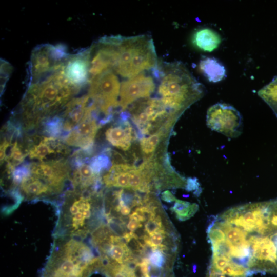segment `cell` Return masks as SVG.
I'll use <instances>...</instances> for the list:
<instances>
[{
	"label": "cell",
	"mask_w": 277,
	"mask_h": 277,
	"mask_svg": "<svg viewBox=\"0 0 277 277\" xmlns=\"http://www.w3.org/2000/svg\"><path fill=\"white\" fill-rule=\"evenodd\" d=\"M80 89L65 77L63 69L42 81L29 84L19 114L25 132L35 131L45 120L58 114Z\"/></svg>",
	"instance_id": "obj_1"
},
{
	"label": "cell",
	"mask_w": 277,
	"mask_h": 277,
	"mask_svg": "<svg viewBox=\"0 0 277 277\" xmlns=\"http://www.w3.org/2000/svg\"><path fill=\"white\" fill-rule=\"evenodd\" d=\"M160 99L168 109L180 115L204 94L203 86L180 62L168 64L160 70Z\"/></svg>",
	"instance_id": "obj_2"
},
{
	"label": "cell",
	"mask_w": 277,
	"mask_h": 277,
	"mask_svg": "<svg viewBox=\"0 0 277 277\" xmlns=\"http://www.w3.org/2000/svg\"><path fill=\"white\" fill-rule=\"evenodd\" d=\"M99 261L88 246L71 239L54 250L41 277H88Z\"/></svg>",
	"instance_id": "obj_3"
},
{
	"label": "cell",
	"mask_w": 277,
	"mask_h": 277,
	"mask_svg": "<svg viewBox=\"0 0 277 277\" xmlns=\"http://www.w3.org/2000/svg\"><path fill=\"white\" fill-rule=\"evenodd\" d=\"M117 48L118 57L114 69L123 77L131 78L156 66L154 46L147 36H118Z\"/></svg>",
	"instance_id": "obj_4"
},
{
	"label": "cell",
	"mask_w": 277,
	"mask_h": 277,
	"mask_svg": "<svg viewBox=\"0 0 277 277\" xmlns=\"http://www.w3.org/2000/svg\"><path fill=\"white\" fill-rule=\"evenodd\" d=\"M89 83L87 95L96 106L99 115L106 117L118 112L120 84L117 76L109 69L91 78Z\"/></svg>",
	"instance_id": "obj_5"
},
{
	"label": "cell",
	"mask_w": 277,
	"mask_h": 277,
	"mask_svg": "<svg viewBox=\"0 0 277 277\" xmlns=\"http://www.w3.org/2000/svg\"><path fill=\"white\" fill-rule=\"evenodd\" d=\"M70 55L63 45L44 44L31 53L29 63V84L39 82L62 69Z\"/></svg>",
	"instance_id": "obj_6"
},
{
	"label": "cell",
	"mask_w": 277,
	"mask_h": 277,
	"mask_svg": "<svg viewBox=\"0 0 277 277\" xmlns=\"http://www.w3.org/2000/svg\"><path fill=\"white\" fill-rule=\"evenodd\" d=\"M208 127L212 130L229 138L239 136L242 130V118L233 107L223 103H217L208 110L206 116Z\"/></svg>",
	"instance_id": "obj_7"
},
{
	"label": "cell",
	"mask_w": 277,
	"mask_h": 277,
	"mask_svg": "<svg viewBox=\"0 0 277 277\" xmlns=\"http://www.w3.org/2000/svg\"><path fill=\"white\" fill-rule=\"evenodd\" d=\"M24 145L29 157L40 162L65 159L71 152L62 139L37 133L26 135Z\"/></svg>",
	"instance_id": "obj_8"
},
{
	"label": "cell",
	"mask_w": 277,
	"mask_h": 277,
	"mask_svg": "<svg viewBox=\"0 0 277 277\" xmlns=\"http://www.w3.org/2000/svg\"><path fill=\"white\" fill-rule=\"evenodd\" d=\"M30 166L31 175L44 181L55 193L61 192L65 182L71 179L72 169L66 159L30 163Z\"/></svg>",
	"instance_id": "obj_9"
},
{
	"label": "cell",
	"mask_w": 277,
	"mask_h": 277,
	"mask_svg": "<svg viewBox=\"0 0 277 277\" xmlns=\"http://www.w3.org/2000/svg\"><path fill=\"white\" fill-rule=\"evenodd\" d=\"M93 107L88 106L84 120L63 140L67 145L78 147L90 155L93 151L94 139L100 128L97 120L92 114Z\"/></svg>",
	"instance_id": "obj_10"
},
{
	"label": "cell",
	"mask_w": 277,
	"mask_h": 277,
	"mask_svg": "<svg viewBox=\"0 0 277 277\" xmlns=\"http://www.w3.org/2000/svg\"><path fill=\"white\" fill-rule=\"evenodd\" d=\"M155 87L152 76L140 73L121 83L118 106L121 111L135 101L149 97Z\"/></svg>",
	"instance_id": "obj_11"
},
{
	"label": "cell",
	"mask_w": 277,
	"mask_h": 277,
	"mask_svg": "<svg viewBox=\"0 0 277 277\" xmlns=\"http://www.w3.org/2000/svg\"><path fill=\"white\" fill-rule=\"evenodd\" d=\"M118 37H104L97 43L95 53L90 60L89 80L114 68L118 57Z\"/></svg>",
	"instance_id": "obj_12"
},
{
	"label": "cell",
	"mask_w": 277,
	"mask_h": 277,
	"mask_svg": "<svg viewBox=\"0 0 277 277\" xmlns=\"http://www.w3.org/2000/svg\"><path fill=\"white\" fill-rule=\"evenodd\" d=\"M91 49L70 55L63 68L67 81L76 88L81 89L89 81Z\"/></svg>",
	"instance_id": "obj_13"
},
{
	"label": "cell",
	"mask_w": 277,
	"mask_h": 277,
	"mask_svg": "<svg viewBox=\"0 0 277 277\" xmlns=\"http://www.w3.org/2000/svg\"><path fill=\"white\" fill-rule=\"evenodd\" d=\"M90 101L88 95L73 98L58 113L63 121L64 138L84 120Z\"/></svg>",
	"instance_id": "obj_14"
},
{
	"label": "cell",
	"mask_w": 277,
	"mask_h": 277,
	"mask_svg": "<svg viewBox=\"0 0 277 277\" xmlns=\"http://www.w3.org/2000/svg\"><path fill=\"white\" fill-rule=\"evenodd\" d=\"M116 124L106 131V138L113 146L124 151L127 150L131 146L132 140L138 137L137 134L128 121L119 120Z\"/></svg>",
	"instance_id": "obj_15"
},
{
	"label": "cell",
	"mask_w": 277,
	"mask_h": 277,
	"mask_svg": "<svg viewBox=\"0 0 277 277\" xmlns=\"http://www.w3.org/2000/svg\"><path fill=\"white\" fill-rule=\"evenodd\" d=\"M133 166L127 164H113L103 176L102 182L108 187L129 189L130 170Z\"/></svg>",
	"instance_id": "obj_16"
},
{
	"label": "cell",
	"mask_w": 277,
	"mask_h": 277,
	"mask_svg": "<svg viewBox=\"0 0 277 277\" xmlns=\"http://www.w3.org/2000/svg\"><path fill=\"white\" fill-rule=\"evenodd\" d=\"M193 45L204 52H212L221 42L220 34L209 28H203L195 31L192 37Z\"/></svg>",
	"instance_id": "obj_17"
},
{
	"label": "cell",
	"mask_w": 277,
	"mask_h": 277,
	"mask_svg": "<svg viewBox=\"0 0 277 277\" xmlns=\"http://www.w3.org/2000/svg\"><path fill=\"white\" fill-rule=\"evenodd\" d=\"M21 190L28 199L50 195L54 190L39 178L31 175L21 183Z\"/></svg>",
	"instance_id": "obj_18"
},
{
	"label": "cell",
	"mask_w": 277,
	"mask_h": 277,
	"mask_svg": "<svg viewBox=\"0 0 277 277\" xmlns=\"http://www.w3.org/2000/svg\"><path fill=\"white\" fill-rule=\"evenodd\" d=\"M199 68L201 72L211 82H220L226 76L225 67L214 57H204L200 61Z\"/></svg>",
	"instance_id": "obj_19"
},
{
	"label": "cell",
	"mask_w": 277,
	"mask_h": 277,
	"mask_svg": "<svg viewBox=\"0 0 277 277\" xmlns=\"http://www.w3.org/2000/svg\"><path fill=\"white\" fill-rule=\"evenodd\" d=\"M171 210L176 214L180 221H185L192 217L198 210L199 206L195 203L176 199Z\"/></svg>",
	"instance_id": "obj_20"
},
{
	"label": "cell",
	"mask_w": 277,
	"mask_h": 277,
	"mask_svg": "<svg viewBox=\"0 0 277 277\" xmlns=\"http://www.w3.org/2000/svg\"><path fill=\"white\" fill-rule=\"evenodd\" d=\"M258 95L271 107L277 116V77L260 90Z\"/></svg>",
	"instance_id": "obj_21"
},
{
	"label": "cell",
	"mask_w": 277,
	"mask_h": 277,
	"mask_svg": "<svg viewBox=\"0 0 277 277\" xmlns=\"http://www.w3.org/2000/svg\"><path fill=\"white\" fill-rule=\"evenodd\" d=\"M88 163L93 173L98 175L102 172L108 171L111 165L109 156L103 153L89 159Z\"/></svg>",
	"instance_id": "obj_22"
},
{
	"label": "cell",
	"mask_w": 277,
	"mask_h": 277,
	"mask_svg": "<svg viewBox=\"0 0 277 277\" xmlns=\"http://www.w3.org/2000/svg\"><path fill=\"white\" fill-rule=\"evenodd\" d=\"M163 130H160L157 133L151 134L147 138L143 137L141 139V148L145 155H147L149 158H151L149 155H153V152L155 150L160 138L163 135Z\"/></svg>",
	"instance_id": "obj_23"
},
{
	"label": "cell",
	"mask_w": 277,
	"mask_h": 277,
	"mask_svg": "<svg viewBox=\"0 0 277 277\" xmlns=\"http://www.w3.org/2000/svg\"><path fill=\"white\" fill-rule=\"evenodd\" d=\"M31 175L30 163L25 162L14 169L12 175L14 185H17Z\"/></svg>",
	"instance_id": "obj_24"
},
{
	"label": "cell",
	"mask_w": 277,
	"mask_h": 277,
	"mask_svg": "<svg viewBox=\"0 0 277 277\" xmlns=\"http://www.w3.org/2000/svg\"><path fill=\"white\" fill-rule=\"evenodd\" d=\"M163 229L162 219L159 215L147 221L145 225V231L148 235H150Z\"/></svg>",
	"instance_id": "obj_25"
},
{
	"label": "cell",
	"mask_w": 277,
	"mask_h": 277,
	"mask_svg": "<svg viewBox=\"0 0 277 277\" xmlns=\"http://www.w3.org/2000/svg\"><path fill=\"white\" fill-rule=\"evenodd\" d=\"M12 68L10 64L4 60H1V92H3L6 82L10 75Z\"/></svg>",
	"instance_id": "obj_26"
},
{
	"label": "cell",
	"mask_w": 277,
	"mask_h": 277,
	"mask_svg": "<svg viewBox=\"0 0 277 277\" xmlns=\"http://www.w3.org/2000/svg\"><path fill=\"white\" fill-rule=\"evenodd\" d=\"M268 210L271 226L277 233V199L268 201Z\"/></svg>",
	"instance_id": "obj_27"
},
{
	"label": "cell",
	"mask_w": 277,
	"mask_h": 277,
	"mask_svg": "<svg viewBox=\"0 0 277 277\" xmlns=\"http://www.w3.org/2000/svg\"><path fill=\"white\" fill-rule=\"evenodd\" d=\"M163 253L157 249L152 250V251L149 256L150 263L152 266L161 268L164 263L165 259Z\"/></svg>",
	"instance_id": "obj_28"
},
{
	"label": "cell",
	"mask_w": 277,
	"mask_h": 277,
	"mask_svg": "<svg viewBox=\"0 0 277 277\" xmlns=\"http://www.w3.org/2000/svg\"><path fill=\"white\" fill-rule=\"evenodd\" d=\"M199 183L195 178H188L187 180V185L185 189L190 191L199 189Z\"/></svg>",
	"instance_id": "obj_29"
},
{
	"label": "cell",
	"mask_w": 277,
	"mask_h": 277,
	"mask_svg": "<svg viewBox=\"0 0 277 277\" xmlns=\"http://www.w3.org/2000/svg\"><path fill=\"white\" fill-rule=\"evenodd\" d=\"M161 199L165 202L171 203L175 201L176 199L169 190H166L162 193Z\"/></svg>",
	"instance_id": "obj_30"
},
{
	"label": "cell",
	"mask_w": 277,
	"mask_h": 277,
	"mask_svg": "<svg viewBox=\"0 0 277 277\" xmlns=\"http://www.w3.org/2000/svg\"><path fill=\"white\" fill-rule=\"evenodd\" d=\"M127 226L129 230L133 232L137 228H141L142 227V224L141 223V222H138L133 219H129V221Z\"/></svg>",
	"instance_id": "obj_31"
},
{
	"label": "cell",
	"mask_w": 277,
	"mask_h": 277,
	"mask_svg": "<svg viewBox=\"0 0 277 277\" xmlns=\"http://www.w3.org/2000/svg\"><path fill=\"white\" fill-rule=\"evenodd\" d=\"M129 217L130 219H133L138 222H145L146 221L143 217L135 211L130 214Z\"/></svg>",
	"instance_id": "obj_32"
},
{
	"label": "cell",
	"mask_w": 277,
	"mask_h": 277,
	"mask_svg": "<svg viewBox=\"0 0 277 277\" xmlns=\"http://www.w3.org/2000/svg\"><path fill=\"white\" fill-rule=\"evenodd\" d=\"M131 208L127 206L124 205L121 207L120 209L121 213L123 215H127L130 214Z\"/></svg>",
	"instance_id": "obj_33"
},
{
	"label": "cell",
	"mask_w": 277,
	"mask_h": 277,
	"mask_svg": "<svg viewBox=\"0 0 277 277\" xmlns=\"http://www.w3.org/2000/svg\"><path fill=\"white\" fill-rule=\"evenodd\" d=\"M207 277H228L223 275L217 274L208 271Z\"/></svg>",
	"instance_id": "obj_34"
},
{
	"label": "cell",
	"mask_w": 277,
	"mask_h": 277,
	"mask_svg": "<svg viewBox=\"0 0 277 277\" xmlns=\"http://www.w3.org/2000/svg\"><path fill=\"white\" fill-rule=\"evenodd\" d=\"M273 239L277 247V234L274 236Z\"/></svg>",
	"instance_id": "obj_35"
},
{
	"label": "cell",
	"mask_w": 277,
	"mask_h": 277,
	"mask_svg": "<svg viewBox=\"0 0 277 277\" xmlns=\"http://www.w3.org/2000/svg\"><path fill=\"white\" fill-rule=\"evenodd\" d=\"M133 277H137V276H133Z\"/></svg>",
	"instance_id": "obj_36"
}]
</instances>
